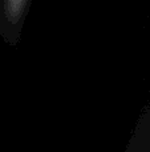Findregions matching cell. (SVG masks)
<instances>
[{
  "label": "cell",
  "mask_w": 150,
  "mask_h": 152,
  "mask_svg": "<svg viewBox=\"0 0 150 152\" xmlns=\"http://www.w3.org/2000/svg\"><path fill=\"white\" fill-rule=\"evenodd\" d=\"M28 0H4V16L9 23H17L25 12Z\"/></svg>",
  "instance_id": "6da1fadb"
}]
</instances>
